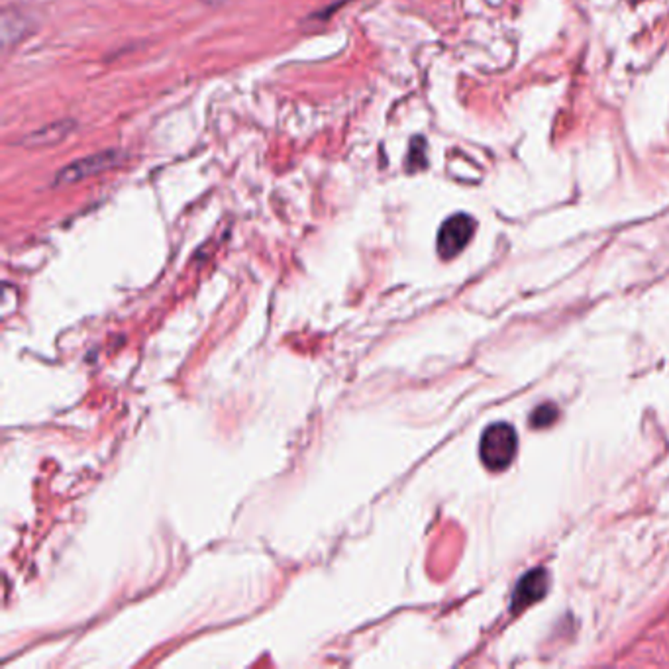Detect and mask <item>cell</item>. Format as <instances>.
Returning a JSON list of instances; mask_svg holds the SVG:
<instances>
[{
    "mask_svg": "<svg viewBox=\"0 0 669 669\" xmlns=\"http://www.w3.org/2000/svg\"><path fill=\"white\" fill-rule=\"evenodd\" d=\"M518 449V436L511 424L497 422L485 429L479 444V457L489 471H504L509 467Z\"/></svg>",
    "mask_w": 669,
    "mask_h": 669,
    "instance_id": "obj_1",
    "label": "cell"
},
{
    "mask_svg": "<svg viewBox=\"0 0 669 669\" xmlns=\"http://www.w3.org/2000/svg\"><path fill=\"white\" fill-rule=\"evenodd\" d=\"M476 230H477L476 218L469 214L457 212L454 216L446 218L440 230H438V240H436L438 256L446 261L459 256V253L467 248L471 238L476 236Z\"/></svg>",
    "mask_w": 669,
    "mask_h": 669,
    "instance_id": "obj_2",
    "label": "cell"
},
{
    "mask_svg": "<svg viewBox=\"0 0 669 669\" xmlns=\"http://www.w3.org/2000/svg\"><path fill=\"white\" fill-rule=\"evenodd\" d=\"M120 161H122V154L118 152V149H105V152L75 159L73 164H69L63 169L57 171L53 184L55 187H67V184L80 183L89 177L99 175V173H105L112 167H117Z\"/></svg>",
    "mask_w": 669,
    "mask_h": 669,
    "instance_id": "obj_3",
    "label": "cell"
},
{
    "mask_svg": "<svg viewBox=\"0 0 669 669\" xmlns=\"http://www.w3.org/2000/svg\"><path fill=\"white\" fill-rule=\"evenodd\" d=\"M548 585H550V578H548L546 570L536 568L532 571H528L516 585V591H514V597H513V610H514V613H518V610H523L532 603L540 601V598L546 595Z\"/></svg>",
    "mask_w": 669,
    "mask_h": 669,
    "instance_id": "obj_4",
    "label": "cell"
},
{
    "mask_svg": "<svg viewBox=\"0 0 669 669\" xmlns=\"http://www.w3.org/2000/svg\"><path fill=\"white\" fill-rule=\"evenodd\" d=\"M75 130V122L73 120H60V122H52L43 128L32 132L24 136L20 140V146L24 147H48L63 142L65 137Z\"/></svg>",
    "mask_w": 669,
    "mask_h": 669,
    "instance_id": "obj_5",
    "label": "cell"
},
{
    "mask_svg": "<svg viewBox=\"0 0 669 669\" xmlns=\"http://www.w3.org/2000/svg\"><path fill=\"white\" fill-rule=\"evenodd\" d=\"M422 167H426V140H422V137H414L407 155V169L414 173L420 171Z\"/></svg>",
    "mask_w": 669,
    "mask_h": 669,
    "instance_id": "obj_6",
    "label": "cell"
},
{
    "mask_svg": "<svg viewBox=\"0 0 669 669\" xmlns=\"http://www.w3.org/2000/svg\"><path fill=\"white\" fill-rule=\"evenodd\" d=\"M556 419H558V409L548 402V405H542L532 412L530 422H532L534 429H548L550 424L556 422Z\"/></svg>",
    "mask_w": 669,
    "mask_h": 669,
    "instance_id": "obj_7",
    "label": "cell"
}]
</instances>
